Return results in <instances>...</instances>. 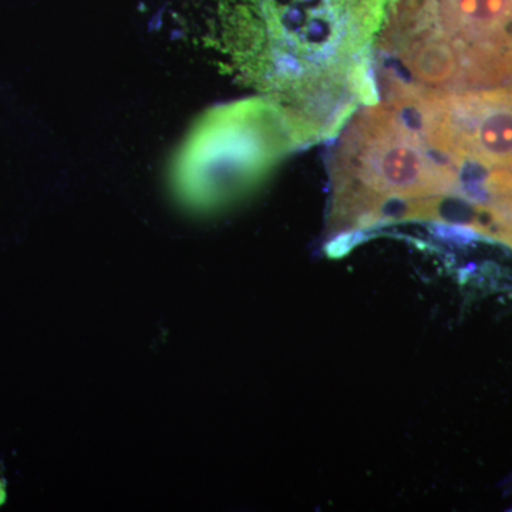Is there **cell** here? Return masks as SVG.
I'll return each mask as SVG.
<instances>
[{"instance_id": "3957f363", "label": "cell", "mask_w": 512, "mask_h": 512, "mask_svg": "<svg viewBox=\"0 0 512 512\" xmlns=\"http://www.w3.org/2000/svg\"><path fill=\"white\" fill-rule=\"evenodd\" d=\"M377 80L431 92L512 84V0H393Z\"/></svg>"}, {"instance_id": "7a4b0ae2", "label": "cell", "mask_w": 512, "mask_h": 512, "mask_svg": "<svg viewBox=\"0 0 512 512\" xmlns=\"http://www.w3.org/2000/svg\"><path fill=\"white\" fill-rule=\"evenodd\" d=\"M329 161L332 238L400 221H437L463 192L461 170L439 156L386 101L362 107L340 131Z\"/></svg>"}, {"instance_id": "5b68a950", "label": "cell", "mask_w": 512, "mask_h": 512, "mask_svg": "<svg viewBox=\"0 0 512 512\" xmlns=\"http://www.w3.org/2000/svg\"><path fill=\"white\" fill-rule=\"evenodd\" d=\"M467 198L476 212V234L512 249V173L491 170L478 187L467 185Z\"/></svg>"}, {"instance_id": "277c9868", "label": "cell", "mask_w": 512, "mask_h": 512, "mask_svg": "<svg viewBox=\"0 0 512 512\" xmlns=\"http://www.w3.org/2000/svg\"><path fill=\"white\" fill-rule=\"evenodd\" d=\"M380 100L402 111L439 156L512 173V84L464 92H431L379 80Z\"/></svg>"}, {"instance_id": "6da1fadb", "label": "cell", "mask_w": 512, "mask_h": 512, "mask_svg": "<svg viewBox=\"0 0 512 512\" xmlns=\"http://www.w3.org/2000/svg\"><path fill=\"white\" fill-rule=\"evenodd\" d=\"M393 0H218L217 43L301 144L339 136L380 100L377 42Z\"/></svg>"}]
</instances>
